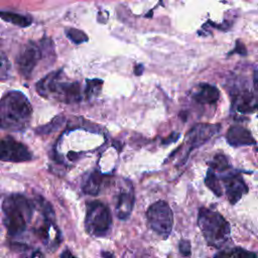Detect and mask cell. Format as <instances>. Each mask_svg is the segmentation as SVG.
<instances>
[{"label": "cell", "mask_w": 258, "mask_h": 258, "mask_svg": "<svg viewBox=\"0 0 258 258\" xmlns=\"http://www.w3.org/2000/svg\"><path fill=\"white\" fill-rule=\"evenodd\" d=\"M105 178L106 175L100 173L97 170L91 172L83 181V191L90 196H97L100 192L103 184L105 183Z\"/></svg>", "instance_id": "cell-16"}, {"label": "cell", "mask_w": 258, "mask_h": 258, "mask_svg": "<svg viewBox=\"0 0 258 258\" xmlns=\"http://www.w3.org/2000/svg\"><path fill=\"white\" fill-rule=\"evenodd\" d=\"M134 192L131 186L129 187V189L122 190L119 194L115 210L117 217L120 220H126L131 215L134 206Z\"/></svg>", "instance_id": "cell-13"}, {"label": "cell", "mask_w": 258, "mask_h": 258, "mask_svg": "<svg viewBox=\"0 0 258 258\" xmlns=\"http://www.w3.org/2000/svg\"><path fill=\"white\" fill-rule=\"evenodd\" d=\"M63 122V119L60 118V117H56L54 118L53 120H51L50 123L46 124L45 126H42V127H39L38 129H36V131L38 133H41V134H46V133H49L51 132L52 130H55L57 129Z\"/></svg>", "instance_id": "cell-24"}, {"label": "cell", "mask_w": 258, "mask_h": 258, "mask_svg": "<svg viewBox=\"0 0 258 258\" xmlns=\"http://www.w3.org/2000/svg\"><path fill=\"white\" fill-rule=\"evenodd\" d=\"M149 228L163 239H166L173 227V214L169 205L164 201L152 204L146 211Z\"/></svg>", "instance_id": "cell-7"}, {"label": "cell", "mask_w": 258, "mask_h": 258, "mask_svg": "<svg viewBox=\"0 0 258 258\" xmlns=\"http://www.w3.org/2000/svg\"><path fill=\"white\" fill-rule=\"evenodd\" d=\"M29 258H43V257H42V255H41V253H40V252L36 251V252L32 253V255H31Z\"/></svg>", "instance_id": "cell-31"}, {"label": "cell", "mask_w": 258, "mask_h": 258, "mask_svg": "<svg viewBox=\"0 0 258 258\" xmlns=\"http://www.w3.org/2000/svg\"><path fill=\"white\" fill-rule=\"evenodd\" d=\"M66 35L69 39H71V41H73L76 44H80V43H84L86 41H88L89 37L88 35L77 28H69L66 30Z\"/></svg>", "instance_id": "cell-22"}, {"label": "cell", "mask_w": 258, "mask_h": 258, "mask_svg": "<svg viewBox=\"0 0 258 258\" xmlns=\"http://www.w3.org/2000/svg\"><path fill=\"white\" fill-rule=\"evenodd\" d=\"M102 257L103 258H114V255L110 252H106V251H103L102 252Z\"/></svg>", "instance_id": "cell-30"}, {"label": "cell", "mask_w": 258, "mask_h": 258, "mask_svg": "<svg viewBox=\"0 0 258 258\" xmlns=\"http://www.w3.org/2000/svg\"><path fill=\"white\" fill-rule=\"evenodd\" d=\"M178 137H179V134L176 133V132H173L168 137H166V138H164L162 140V144H169L171 142H174V141H176L178 139Z\"/></svg>", "instance_id": "cell-27"}, {"label": "cell", "mask_w": 258, "mask_h": 258, "mask_svg": "<svg viewBox=\"0 0 258 258\" xmlns=\"http://www.w3.org/2000/svg\"><path fill=\"white\" fill-rule=\"evenodd\" d=\"M134 73H135L136 76L142 75V73H143V64H141V63L136 64L135 68H134Z\"/></svg>", "instance_id": "cell-29"}, {"label": "cell", "mask_w": 258, "mask_h": 258, "mask_svg": "<svg viewBox=\"0 0 258 258\" xmlns=\"http://www.w3.org/2000/svg\"><path fill=\"white\" fill-rule=\"evenodd\" d=\"M226 139L234 147L255 144V139L250 131L239 125H233L228 129Z\"/></svg>", "instance_id": "cell-12"}, {"label": "cell", "mask_w": 258, "mask_h": 258, "mask_svg": "<svg viewBox=\"0 0 258 258\" xmlns=\"http://www.w3.org/2000/svg\"><path fill=\"white\" fill-rule=\"evenodd\" d=\"M11 64L7 56L0 51V81H5L9 78Z\"/></svg>", "instance_id": "cell-23"}, {"label": "cell", "mask_w": 258, "mask_h": 258, "mask_svg": "<svg viewBox=\"0 0 258 258\" xmlns=\"http://www.w3.org/2000/svg\"><path fill=\"white\" fill-rule=\"evenodd\" d=\"M32 108L27 97L19 91H10L0 100V128L10 132L25 130L31 120Z\"/></svg>", "instance_id": "cell-1"}, {"label": "cell", "mask_w": 258, "mask_h": 258, "mask_svg": "<svg viewBox=\"0 0 258 258\" xmlns=\"http://www.w3.org/2000/svg\"><path fill=\"white\" fill-rule=\"evenodd\" d=\"M0 18L6 22H9L21 27L29 26L30 23L32 22V19L30 17L26 15H21L15 12H10V11H0Z\"/></svg>", "instance_id": "cell-17"}, {"label": "cell", "mask_w": 258, "mask_h": 258, "mask_svg": "<svg viewBox=\"0 0 258 258\" xmlns=\"http://www.w3.org/2000/svg\"><path fill=\"white\" fill-rule=\"evenodd\" d=\"M198 226L207 243L215 248L225 245L231 236L227 220L220 213L206 207L199 210Z\"/></svg>", "instance_id": "cell-4"}, {"label": "cell", "mask_w": 258, "mask_h": 258, "mask_svg": "<svg viewBox=\"0 0 258 258\" xmlns=\"http://www.w3.org/2000/svg\"><path fill=\"white\" fill-rule=\"evenodd\" d=\"M43 45L34 42L27 43L19 53L16 62L20 74L24 78H29L34 68L42 56Z\"/></svg>", "instance_id": "cell-9"}, {"label": "cell", "mask_w": 258, "mask_h": 258, "mask_svg": "<svg viewBox=\"0 0 258 258\" xmlns=\"http://www.w3.org/2000/svg\"><path fill=\"white\" fill-rule=\"evenodd\" d=\"M210 167L217 171H225L230 168V163L228 158L224 154H216L212 161L210 162Z\"/></svg>", "instance_id": "cell-21"}, {"label": "cell", "mask_w": 258, "mask_h": 258, "mask_svg": "<svg viewBox=\"0 0 258 258\" xmlns=\"http://www.w3.org/2000/svg\"><path fill=\"white\" fill-rule=\"evenodd\" d=\"M236 110L242 114L258 111V97L250 92H243L234 100Z\"/></svg>", "instance_id": "cell-14"}, {"label": "cell", "mask_w": 258, "mask_h": 258, "mask_svg": "<svg viewBox=\"0 0 258 258\" xmlns=\"http://www.w3.org/2000/svg\"><path fill=\"white\" fill-rule=\"evenodd\" d=\"M220 130L219 125H213V124H198L194 126L187 133L186 139L188 143L187 153L185 158H187V155L197 147H200L205 142H207L211 137H213L217 132Z\"/></svg>", "instance_id": "cell-10"}, {"label": "cell", "mask_w": 258, "mask_h": 258, "mask_svg": "<svg viewBox=\"0 0 258 258\" xmlns=\"http://www.w3.org/2000/svg\"><path fill=\"white\" fill-rule=\"evenodd\" d=\"M59 258H76V257L73 255V253L69 249H66L61 252Z\"/></svg>", "instance_id": "cell-28"}, {"label": "cell", "mask_w": 258, "mask_h": 258, "mask_svg": "<svg viewBox=\"0 0 258 258\" xmlns=\"http://www.w3.org/2000/svg\"><path fill=\"white\" fill-rule=\"evenodd\" d=\"M37 206H39L43 221L35 230V234L48 250L54 251L61 241L60 232L55 224L54 212L51 206L41 197L37 198Z\"/></svg>", "instance_id": "cell-6"}, {"label": "cell", "mask_w": 258, "mask_h": 258, "mask_svg": "<svg viewBox=\"0 0 258 258\" xmlns=\"http://www.w3.org/2000/svg\"><path fill=\"white\" fill-rule=\"evenodd\" d=\"M205 184L217 196L221 197L222 196V186L220 183V179L216 174V171L212 169L211 167L207 171V175L205 178Z\"/></svg>", "instance_id": "cell-19"}, {"label": "cell", "mask_w": 258, "mask_h": 258, "mask_svg": "<svg viewBox=\"0 0 258 258\" xmlns=\"http://www.w3.org/2000/svg\"><path fill=\"white\" fill-rule=\"evenodd\" d=\"M32 159V153L26 145L11 138L0 139V160L7 162H24Z\"/></svg>", "instance_id": "cell-8"}, {"label": "cell", "mask_w": 258, "mask_h": 258, "mask_svg": "<svg viewBox=\"0 0 258 258\" xmlns=\"http://www.w3.org/2000/svg\"><path fill=\"white\" fill-rule=\"evenodd\" d=\"M219 90L209 84H201L192 94V99L200 104H214L219 100Z\"/></svg>", "instance_id": "cell-15"}, {"label": "cell", "mask_w": 258, "mask_h": 258, "mask_svg": "<svg viewBox=\"0 0 258 258\" xmlns=\"http://www.w3.org/2000/svg\"><path fill=\"white\" fill-rule=\"evenodd\" d=\"M103 85V81L99 79L94 80H87V85L84 90V95L87 99L96 97L100 92Z\"/></svg>", "instance_id": "cell-20"}, {"label": "cell", "mask_w": 258, "mask_h": 258, "mask_svg": "<svg viewBox=\"0 0 258 258\" xmlns=\"http://www.w3.org/2000/svg\"><path fill=\"white\" fill-rule=\"evenodd\" d=\"M234 52H237V53H239V54H241V55L247 54L246 47H245V45H244L240 40H237V41H236V46H235V48H234L232 51H230L229 54H233Z\"/></svg>", "instance_id": "cell-26"}, {"label": "cell", "mask_w": 258, "mask_h": 258, "mask_svg": "<svg viewBox=\"0 0 258 258\" xmlns=\"http://www.w3.org/2000/svg\"><path fill=\"white\" fill-rule=\"evenodd\" d=\"M179 252L182 256H189L190 255V243L188 240H180L179 242Z\"/></svg>", "instance_id": "cell-25"}, {"label": "cell", "mask_w": 258, "mask_h": 258, "mask_svg": "<svg viewBox=\"0 0 258 258\" xmlns=\"http://www.w3.org/2000/svg\"><path fill=\"white\" fill-rule=\"evenodd\" d=\"M254 84H255V87H256V89L258 90V77H256L255 78V81H254Z\"/></svg>", "instance_id": "cell-32"}, {"label": "cell", "mask_w": 258, "mask_h": 258, "mask_svg": "<svg viewBox=\"0 0 258 258\" xmlns=\"http://www.w3.org/2000/svg\"><path fill=\"white\" fill-rule=\"evenodd\" d=\"M37 93L47 99H53L67 104L78 103L83 98L81 84L62 80L61 71L52 72L36 84Z\"/></svg>", "instance_id": "cell-3"}, {"label": "cell", "mask_w": 258, "mask_h": 258, "mask_svg": "<svg viewBox=\"0 0 258 258\" xmlns=\"http://www.w3.org/2000/svg\"><path fill=\"white\" fill-rule=\"evenodd\" d=\"M227 198L232 205H235L248 191V186L239 173H228L222 178Z\"/></svg>", "instance_id": "cell-11"}, {"label": "cell", "mask_w": 258, "mask_h": 258, "mask_svg": "<svg viewBox=\"0 0 258 258\" xmlns=\"http://www.w3.org/2000/svg\"><path fill=\"white\" fill-rule=\"evenodd\" d=\"M112 226V216L109 208L99 202L92 201L87 203L85 228L87 232L95 237L106 236Z\"/></svg>", "instance_id": "cell-5"}, {"label": "cell", "mask_w": 258, "mask_h": 258, "mask_svg": "<svg viewBox=\"0 0 258 258\" xmlns=\"http://www.w3.org/2000/svg\"><path fill=\"white\" fill-rule=\"evenodd\" d=\"M3 223L9 236H19L25 232L32 219L34 206L30 200L20 194L7 196L2 203Z\"/></svg>", "instance_id": "cell-2"}, {"label": "cell", "mask_w": 258, "mask_h": 258, "mask_svg": "<svg viewBox=\"0 0 258 258\" xmlns=\"http://www.w3.org/2000/svg\"><path fill=\"white\" fill-rule=\"evenodd\" d=\"M215 258H258V256L242 248H231L218 253Z\"/></svg>", "instance_id": "cell-18"}]
</instances>
